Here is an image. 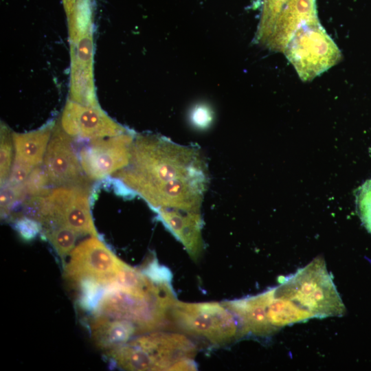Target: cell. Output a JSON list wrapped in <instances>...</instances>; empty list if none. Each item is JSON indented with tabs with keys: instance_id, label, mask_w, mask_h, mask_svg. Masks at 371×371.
<instances>
[{
	"instance_id": "8fae6325",
	"label": "cell",
	"mask_w": 371,
	"mask_h": 371,
	"mask_svg": "<svg viewBox=\"0 0 371 371\" xmlns=\"http://www.w3.org/2000/svg\"><path fill=\"white\" fill-rule=\"evenodd\" d=\"M60 125L72 137L87 139L110 137L128 131L100 106H85L69 99L65 104Z\"/></svg>"
},
{
	"instance_id": "44dd1931",
	"label": "cell",
	"mask_w": 371,
	"mask_h": 371,
	"mask_svg": "<svg viewBox=\"0 0 371 371\" xmlns=\"http://www.w3.org/2000/svg\"><path fill=\"white\" fill-rule=\"evenodd\" d=\"M13 146L12 134H10V130L4 124H1L0 142L1 186L6 182L11 170Z\"/></svg>"
},
{
	"instance_id": "7402d4cb",
	"label": "cell",
	"mask_w": 371,
	"mask_h": 371,
	"mask_svg": "<svg viewBox=\"0 0 371 371\" xmlns=\"http://www.w3.org/2000/svg\"><path fill=\"white\" fill-rule=\"evenodd\" d=\"M50 185L43 165L35 166L24 182L25 192L30 196L47 195L51 190L49 188Z\"/></svg>"
},
{
	"instance_id": "9a60e30c",
	"label": "cell",
	"mask_w": 371,
	"mask_h": 371,
	"mask_svg": "<svg viewBox=\"0 0 371 371\" xmlns=\"http://www.w3.org/2000/svg\"><path fill=\"white\" fill-rule=\"evenodd\" d=\"M90 328L95 345L108 351L126 344L137 332L136 326L128 321L97 315L91 320Z\"/></svg>"
},
{
	"instance_id": "ac0fdd59",
	"label": "cell",
	"mask_w": 371,
	"mask_h": 371,
	"mask_svg": "<svg viewBox=\"0 0 371 371\" xmlns=\"http://www.w3.org/2000/svg\"><path fill=\"white\" fill-rule=\"evenodd\" d=\"M290 0H262V19L259 36L264 41L270 37L273 27Z\"/></svg>"
},
{
	"instance_id": "30bf717a",
	"label": "cell",
	"mask_w": 371,
	"mask_h": 371,
	"mask_svg": "<svg viewBox=\"0 0 371 371\" xmlns=\"http://www.w3.org/2000/svg\"><path fill=\"white\" fill-rule=\"evenodd\" d=\"M135 133L91 139L80 150L82 168L90 180H102L129 164Z\"/></svg>"
},
{
	"instance_id": "6da1fadb",
	"label": "cell",
	"mask_w": 371,
	"mask_h": 371,
	"mask_svg": "<svg viewBox=\"0 0 371 371\" xmlns=\"http://www.w3.org/2000/svg\"><path fill=\"white\" fill-rule=\"evenodd\" d=\"M129 164L113 174L154 211H200L208 185V169L196 146L156 135H135Z\"/></svg>"
},
{
	"instance_id": "d4e9b609",
	"label": "cell",
	"mask_w": 371,
	"mask_h": 371,
	"mask_svg": "<svg viewBox=\"0 0 371 371\" xmlns=\"http://www.w3.org/2000/svg\"><path fill=\"white\" fill-rule=\"evenodd\" d=\"M33 168L32 166L14 159L6 183L11 185L24 183Z\"/></svg>"
},
{
	"instance_id": "d6986e66",
	"label": "cell",
	"mask_w": 371,
	"mask_h": 371,
	"mask_svg": "<svg viewBox=\"0 0 371 371\" xmlns=\"http://www.w3.org/2000/svg\"><path fill=\"white\" fill-rule=\"evenodd\" d=\"M76 284L80 292L78 302L80 307L86 311H95L105 286L93 278H85Z\"/></svg>"
},
{
	"instance_id": "277c9868",
	"label": "cell",
	"mask_w": 371,
	"mask_h": 371,
	"mask_svg": "<svg viewBox=\"0 0 371 371\" xmlns=\"http://www.w3.org/2000/svg\"><path fill=\"white\" fill-rule=\"evenodd\" d=\"M274 293L292 301L313 318L341 317L346 313V307L322 257L286 277L274 287Z\"/></svg>"
},
{
	"instance_id": "484cf974",
	"label": "cell",
	"mask_w": 371,
	"mask_h": 371,
	"mask_svg": "<svg viewBox=\"0 0 371 371\" xmlns=\"http://www.w3.org/2000/svg\"><path fill=\"white\" fill-rule=\"evenodd\" d=\"M62 2L65 14L68 18L73 11L76 0H62Z\"/></svg>"
},
{
	"instance_id": "7a4b0ae2",
	"label": "cell",
	"mask_w": 371,
	"mask_h": 371,
	"mask_svg": "<svg viewBox=\"0 0 371 371\" xmlns=\"http://www.w3.org/2000/svg\"><path fill=\"white\" fill-rule=\"evenodd\" d=\"M176 297L170 282L145 288L107 286L95 315L133 323L137 332H151L167 324Z\"/></svg>"
},
{
	"instance_id": "8992f818",
	"label": "cell",
	"mask_w": 371,
	"mask_h": 371,
	"mask_svg": "<svg viewBox=\"0 0 371 371\" xmlns=\"http://www.w3.org/2000/svg\"><path fill=\"white\" fill-rule=\"evenodd\" d=\"M283 52L303 81L314 79L336 65L341 57L340 49L319 22L300 27Z\"/></svg>"
},
{
	"instance_id": "e0dca14e",
	"label": "cell",
	"mask_w": 371,
	"mask_h": 371,
	"mask_svg": "<svg viewBox=\"0 0 371 371\" xmlns=\"http://www.w3.org/2000/svg\"><path fill=\"white\" fill-rule=\"evenodd\" d=\"M41 233L61 258L70 255L78 235L74 230L63 225L42 227Z\"/></svg>"
},
{
	"instance_id": "5b68a950",
	"label": "cell",
	"mask_w": 371,
	"mask_h": 371,
	"mask_svg": "<svg viewBox=\"0 0 371 371\" xmlns=\"http://www.w3.org/2000/svg\"><path fill=\"white\" fill-rule=\"evenodd\" d=\"M170 317L184 332L214 345L228 344L245 337L239 319L223 302L176 301Z\"/></svg>"
},
{
	"instance_id": "2e32d148",
	"label": "cell",
	"mask_w": 371,
	"mask_h": 371,
	"mask_svg": "<svg viewBox=\"0 0 371 371\" xmlns=\"http://www.w3.org/2000/svg\"><path fill=\"white\" fill-rule=\"evenodd\" d=\"M267 316L269 324L276 332L286 326L313 318L307 311L292 301L276 295L274 287L267 290Z\"/></svg>"
},
{
	"instance_id": "9c48e42d",
	"label": "cell",
	"mask_w": 371,
	"mask_h": 371,
	"mask_svg": "<svg viewBox=\"0 0 371 371\" xmlns=\"http://www.w3.org/2000/svg\"><path fill=\"white\" fill-rule=\"evenodd\" d=\"M150 359L153 370H195L196 346L175 333L153 332L131 340Z\"/></svg>"
},
{
	"instance_id": "cb8c5ba5",
	"label": "cell",
	"mask_w": 371,
	"mask_h": 371,
	"mask_svg": "<svg viewBox=\"0 0 371 371\" xmlns=\"http://www.w3.org/2000/svg\"><path fill=\"white\" fill-rule=\"evenodd\" d=\"M14 229L25 241H31L42 232V225L37 221L25 216H17L13 222Z\"/></svg>"
},
{
	"instance_id": "ba28073f",
	"label": "cell",
	"mask_w": 371,
	"mask_h": 371,
	"mask_svg": "<svg viewBox=\"0 0 371 371\" xmlns=\"http://www.w3.org/2000/svg\"><path fill=\"white\" fill-rule=\"evenodd\" d=\"M127 265L100 238L92 236L73 249L64 274L76 284L85 278H93L106 287Z\"/></svg>"
},
{
	"instance_id": "603a6c76",
	"label": "cell",
	"mask_w": 371,
	"mask_h": 371,
	"mask_svg": "<svg viewBox=\"0 0 371 371\" xmlns=\"http://www.w3.org/2000/svg\"><path fill=\"white\" fill-rule=\"evenodd\" d=\"M356 204L363 226L371 234V179L366 180L357 189Z\"/></svg>"
},
{
	"instance_id": "52a82bcc",
	"label": "cell",
	"mask_w": 371,
	"mask_h": 371,
	"mask_svg": "<svg viewBox=\"0 0 371 371\" xmlns=\"http://www.w3.org/2000/svg\"><path fill=\"white\" fill-rule=\"evenodd\" d=\"M87 185L58 186L45 196L47 216L42 227L63 225L78 234L98 237L90 207Z\"/></svg>"
},
{
	"instance_id": "5bb4252c",
	"label": "cell",
	"mask_w": 371,
	"mask_h": 371,
	"mask_svg": "<svg viewBox=\"0 0 371 371\" xmlns=\"http://www.w3.org/2000/svg\"><path fill=\"white\" fill-rule=\"evenodd\" d=\"M55 122L49 121L42 127L30 132L12 133L14 159L32 167L42 164Z\"/></svg>"
},
{
	"instance_id": "4fadbf2b",
	"label": "cell",
	"mask_w": 371,
	"mask_h": 371,
	"mask_svg": "<svg viewBox=\"0 0 371 371\" xmlns=\"http://www.w3.org/2000/svg\"><path fill=\"white\" fill-rule=\"evenodd\" d=\"M154 212L158 221L183 245L190 258L197 260L204 249L203 221L200 211L159 208Z\"/></svg>"
},
{
	"instance_id": "7c38bea8",
	"label": "cell",
	"mask_w": 371,
	"mask_h": 371,
	"mask_svg": "<svg viewBox=\"0 0 371 371\" xmlns=\"http://www.w3.org/2000/svg\"><path fill=\"white\" fill-rule=\"evenodd\" d=\"M73 138L55 124L43 159L51 185H87L80 159L72 146Z\"/></svg>"
},
{
	"instance_id": "ffe728a7",
	"label": "cell",
	"mask_w": 371,
	"mask_h": 371,
	"mask_svg": "<svg viewBox=\"0 0 371 371\" xmlns=\"http://www.w3.org/2000/svg\"><path fill=\"white\" fill-rule=\"evenodd\" d=\"M1 188V217L5 219L10 215L15 207L23 203L27 195L24 183L11 185L5 182Z\"/></svg>"
},
{
	"instance_id": "3957f363",
	"label": "cell",
	"mask_w": 371,
	"mask_h": 371,
	"mask_svg": "<svg viewBox=\"0 0 371 371\" xmlns=\"http://www.w3.org/2000/svg\"><path fill=\"white\" fill-rule=\"evenodd\" d=\"M94 0H76L68 19L70 50L69 100L99 107L93 77Z\"/></svg>"
}]
</instances>
